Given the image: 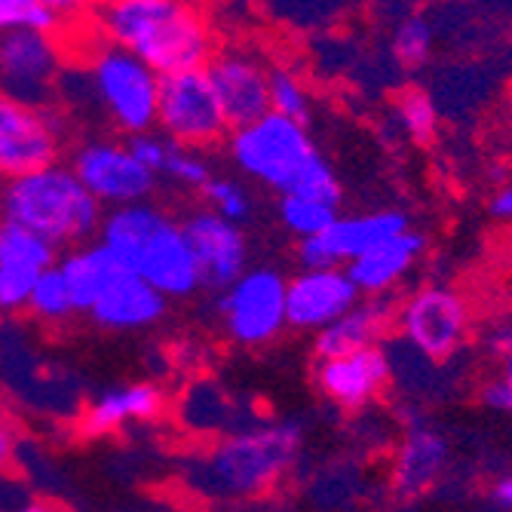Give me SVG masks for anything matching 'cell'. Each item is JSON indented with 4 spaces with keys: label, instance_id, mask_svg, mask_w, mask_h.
<instances>
[{
    "label": "cell",
    "instance_id": "1",
    "mask_svg": "<svg viewBox=\"0 0 512 512\" xmlns=\"http://www.w3.org/2000/svg\"><path fill=\"white\" fill-rule=\"evenodd\" d=\"M301 442L304 433L292 421L243 427L197 454L184 479L203 500H258L295 470Z\"/></svg>",
    "mask_w": 512,
    "mask_h": 512
},
{
    "label": "cell",
    "instance_id": "2",
    "mask_svg": "<svg viewBox=\"0 0 512 512\" xmlns=\"http://www.w3.org/2000/svg\"><path fill=\"white\" fill-rule=\"evenodd\" d=\"M99 28L157 74L200 68L212 56V28L191 0H102Z\"/></svg>",
    "mask_w": 512,
    "mask_h": 512
},
{
    "label": "cell",
    "instance_id": "3",
    "mask_svg": "<svg viewBox=\"0 0 512 512\" xmlns=\"http://www.w3.org/2000/svg\"><path fill=\"white\" fill-rule=\"evenodd\" d=\"M96 234L126 270L145 276L169 301L191 298L203 286L181 221H172L148 200L111 206L108 215H102Z\"/></svg>",
    "mask_w": 512,
    "mask_h": 512
},
{
    "label": "cell",
    "instance_id": "4",
    "mask_svg": "<svg viewBox=\"0 0 512 512\" xmlns=\"http://www.w3.org/2000/svg\"><path fill=\"white\" fill-rule=\"evenodd\" d=\"M0 218L31 227L56 246H74L99 230L102 203L83 188L71 166L46 163L7 178L0 191Z\"/></svg>",
    "mask_w": 512,
    "mask_h": 512
},
{
    "label": "cell",
    "instance_id": "5",
    "mask_svg": "<svg viewBox=\"0 0 512 512\" xmlns=\"http://www.w3.org/2000/svg\"><path fill=\"white\" fill-rule=\"evenodd\" d=\"M227 154L234 166L261 188L286 194L298 172L319 154L307 123L267 111L227 135Z\"/></svg>",
    "mask_w": 512,
    "mask_h": 512
},
{
    "label": "cell",
    "instance_id": "6",
    "mask_svg": "<svg viewBox=\"0 0 512 512\" xmlns=\"http://www.w3.org/2000/svg\"><path fill=\"white\" fill-rule=\"evenodd\" d=\"M89 89L105 117L126 135L157 126L160 74L117 43H105L89 56Z\"/></svg>",
    "mask_w": 512,
    "mask_h": 512
},
{
    "label": "cell",
    "instance_id": "7",
    "mask_svg": "<svg viewBox=\"0 0 512 512\" xmlns=\"http://www.w3.org/2000/svg\"><path fill=\"white\" fill-rule=\"evenodd\" d=\"M157 129L184 148H209L224 138L230 126L203 65L160 74Z\"/></svg>",
    "mask_w": 512,
    "mask_h": 512
},
{
    "label": "cell",
    "instance_id": "8",
    "mask_svg": "<svg viewBox=\"0 0 512 512\" xmlns=\"http://www.w3.org/2000/svg\"><path fill=\"white\" fill-rule=\"evenodd\" d=\"M218 292L221 325L234 344L264 347L286 329V276L276 267H246Z\"/></svg>",
    "mask_w": 512,
    "mask_h": 512
},
{
    "label": "cell",
    "instance_id": "9",
    "mask_svg": "<svg viewBox=\"0 0 512 512\" xmlns=\"http://www.w3.org/2000/svg\"><path fill=\"white\" fill-rule=\"evenodd\" d=\"M71 169L83 188L108 209L151 200L157 188V175L129 151L126 142H111V138L80 145L71 157Z\"/></svg>",
    "mask_w": 512,
    "mask_h": 512
},
{
    "label": "cell",
    "instance_id": "10",
    "mask_svg": "<svg viewBox=\"0 0 512 512\" xmlns=\"http://www.w3.org/2000/svg\"><path fill=\"white\" fill-rule=\"evenodd\" d=\"M62 71V53L53 34L10 28L0 31V92L46 108L53 102Z\"/></svg>",
    "mask_w": 512,
    "mask_h": 512
},
{
    "label": "cell",
    "instance_id": "11",
    "mask_svg": "<svg viewBox=\"0 0 512 512\" xmlns=\"http://www.w3.org/2000/svg\"><path fill=\"white\" fill-rule=\"evenodd\" d=\"M396 325L417 353L439 362L460 350L463 338H467L470 316L457 292L445 286H427L417 289L396 310Z\"/></svg>",
    "mask_w": 512,
    "mask_h": 512
},
{
    "label": "cell",
    "instance_id": "12",
    "mask_svg": "<svg viewBox=\"0 0 512 512\" xmlns=\"http://www.w3.org/2000/svg\"><path fill=\"white\" fill-rule=\"evenodd\" d=\"M59 148L62 135L50 111L0 92V178L56 163Z\"/></svg>",
    "mask_w": 512,
    "mask_h": 512
},
{
    "label": "cell",
    "instance_id": "13",
    "mask_svg": "<svg viewBox=\"0 0 512 512\" xmlns=\"http://www.w3.org/2000/svg\"><path fill=\"white\" fill-rule=\"evenodd\" d=\"M362 292L350 279L347 267H304L286 279V329L316 335L341 313H347Z\"/></svg>",
    "mask_w": 512,
    "mask_h": 512
},
{
    "label": "cell",
    "instance_id": "14",
    "mask_svg": "<svg viewBox=\"0 0 512 512\" xmlns=\"http://www.w3.org/2000/svg\"><path fill=\"white\" fill-rule=\"evenodd\" d=\"M411 227L408 215L399 209H381V212H362V215H335L329 227H322L316 237L298 240V258L301 267H332V264H350L356 255L371 249L375 243L399 234Z\"/></svg>",
    "mask_w": 512,
    "mask_h": 512
},
{
    "label": "cell",
    "instance_id": "15",
    "mask_svg": "<svg viewBox=\"0 0 512 512\" xmlns=\"http://www.w3.org/2000/svg\"><path fill=\"white\" fill-rule=\"evenodd\" d=\"M181 230L197 258L203 286L224 289L249 267V243L240 224L218 215L215 209H194L181 221Z\"/></svg>",
    "mask_w": 512,
    "mask_h": 512
},
{
    "label": "cell",
    "instance_id": "16",
    "mask_svg": "<svg viewBox=\"0 0 512 512\" xmlns=\"http://www.w3.org/2000/svg\"><path fill=\"white\" fill-rule=\"evenodd\" d=\"M203 68L212 80V89L221 102V111L230 129L270 111V96H267L270 68L255 53L237 50V46L218 50V53L212 50Z\"/></svg>",
    "mask_w": 512,
    "mask_h": 512
},
{
    "label": "cell",
    "instance_id": "17",
    "mask_svg": "<svg viewBox=\"0 0 512 512\" xmlns=\"http://www.w3.org/2000/svg\"><path fill=\"white\" fill-rule=\"evenodd\" d=\"M393 378V365L381 344L350 350L341 356H319L316 387L319 393L344 411H356L375 402Z\"/></svg>",
    "mask_w": 512,
    "mask_h": 512
},
{
    "label": "cell",
    "instance_id": "18",
    "mask_svg": "<svg viewBox=\"0 0 512 512\" xmlns=\"http://www.w3.org/2000/svg\"><path fill=\"white\" fill-rule=\"evenodd\" d=\"M56 243L34 234L31 227L0 218V310L19 313L28 307L34 279L56 264Z\"/></svg>",
    "mask_w": 512,
    "mask_h": 512
},
{
    "label": "cell",
    "instance_id": "19",
    "mask_svg": "<svg viewBox=\"0 0 512 512\" xmlns=\"http://www.w3.org/2000/svg\"><path fill=\"white\" fill-rule=\"evenodd\" d=\"M166 307H169V298L160 289H154L145 276L123 267L86 313L92 316V322H96L99 329L138 332V329L157 325Z\"/></svg>",
    "mask_w": 512,
    "mask_h": 512
},
{
    "label": "cell",
    "instance_id": "20",
    "mask_svg": "<svg viewBox=\"0 0 512 512\" xmlns=\"http://www.w3.org/2000/svg\"><path fill=\"white\" fill-rule=\"evenodd\" d=\"M424 249H427V240L417 234V230L405 227L399 234L365 249L344 267L362 295H387L390 289L402 283L405 273L424 255Z\"/></svg>",
    "mask_w": 512,
    "mask_h": 512
},
{
    "label": "cell",
    "instance_id": "21",
    "mask_svg": "<svg viewBox=\"0 0 512 512\" xmlns=\"http://www.w3.org/2000/svg\"><path fill=\"white\" fill-rule=\"evenodd\" d=\"M396 325V307L384 295H371V301H356L347 313L313 335L316 356H341L350 350L375 347Z\"/></svg>",
    "mask_w": 512,
    "mask_h": 512
},
{
    "label": "cell",
    "instance_id": "22",
    "mask_svg": "<svg viewBox=\"0 0 512 512\" xmlns=\"http://www.w3.org/2000/svg\"><path fill=\"white\" fill-rule=\"evenodd\" d=\"M166 396L157 384H117L102 390L89 402L83 414V433L86 436H105L123 430L129 424H145L160 417Z\"/></svg>",
    "mask_w": 512,
    "mask_h": 512
},
{
    "label": "cell",
    "instance_id": "23",
    "mask_svg": "<svg viewBox=\"0 0 512 512\" xmlns=\"http://www.w3.org/2000/svg\"><path fill=\"white\" fill-rule=\"evenodd\" d=\"M448 463V442L433 430H411L393 463V494L399 500H417L424 497L439 476L445 473Z\"/></svg>",
    "mask_w": 512,
    "mask_h": 512
},
{
    "label": "cell",
    "instance_id": "24",
    "mask_svg": "<svg viewBox=\"0 0 512 512\" xmlns=\"http://www.w3.org/2000/svg\"><path fill=\"white\" fill-rule=\"evenodd\" d=\"M56 264L71 289L77 313L80 310L86 313L92 304H96V298L105 292V286L123 270V264L102 243H89V246L74 243V249L65 258H56Z\"/></svg>",
    "mask_w": 512,
    "mask_h": 512
},
{
    "label": "cell",
    "instance_id": "25",
    "mask_svg": "<svg viewBox=\"0 0 512 512\" xmlns=\"http://www.w3.org/2000/svg\"><path fill=\"white\" fill-rule=\"evenodd\" d=\"M40 322H65L77 313L74 307V298H71V289L65 283V276L59 270V264H50L37 279H34V289L28 295V307Z\"/></svg>",
    "mask_w": 512,
    "mask_h": 512
},
{
    "label": "cell",
    "instance_id": "26",
    "mask_svg": "<svg viewBox=\"0 0 512 512\" xmlns=\"http://www.w3.org/2000/svg\"><path fill=\"white\" fill-rule=\"evenodd\" d=\"M335 215H338V206L313 200V197L283 194V200H279V221H283V227L298 240L316 237L322 227L332 224Z\"/></svg>",
    "mask_w": 512,
    "mask_h": 512
},
{
    "label": "cell",
    "instance_id": "27",
    "mask_svg": "<svg viewBox=\"0 0 512 512\" xmlns=\"http://www.w3.org/2000/svg\"><path fill=\"white\" fill-rule=\"evenodd\" d=\"M267 96H270V111L292 117V120H301V123H307V117L313 111L307 83L289 68H270Z\"/></svg>",
    "mask_w": 512,
    "mask_h": 512
},
{
    "label": "cell",
    "instance_id": "28",
    "mask_svg": "<svg viewBox=\"0 0 512 512\" xmlns=\"http://www.w3.org/2000/svg\"><path fill=\"white\" fill-rule=\"evenodd\" d=\"M396 117H399V126L405 129V135L417 145H427L436 135V123H439L436 105L424 89H405L396 99Z\"/></svg>",
    "mask_w": 512,
    "mask_h": 512
},
{
    "label": "cell",
    "instance_id": "29",
    "mask_svg": "<svg viewBox=\"0 0 512 512\" xmlns=\"http://www.w3.org/2000/svg\"><path fill=\"white\" fill-rule=\"evenodd\" d=\"M393 56L405 68L424 65L433 56V25L424 16H408L393 34Z\"/></svg>",
    "mask_w": 512,
    "mask_h": 512
},
{
    "label": "cell",
    "instance_id": "30",
    "mask_svg": "<svg viewBox=\"0 0 512 512\" xmlns=\"http://www.w3.org/2000/svg\"><path fill=\"white\" fill-rule=\"evenodd\" d=\"M286 194H301V197H313V200H322V203H332V206H341V181L332 169V163L325 160L322 154H316L301 172L298 178L292 181V188Z\"/></svg>",
    "mask_w": 512,
    "mask_h": 512
},
{
    "label": "cell",
    "instance_id": "31",
    "mask_svg": "<svg viewBox=\"0 0 512 512\" xmlns=\"http://www.w3.org/2000/svg\"><path fill=\"white\" fill-rule=\"evenodd\" d=\"M203 194H206L209 209H215L218 215H224V218H230V221L243 224V221L252 215V197H249V191L243 188V184H240L237 178L212 175V178L206 181Z\"/></svg>",
    "mask_w": 512,
    "mask_h": 512
},
{
    "label": "cell",
    "instance_id": "32",
    "mask_svg": "<svg viewBox=\"0 0 512 512\" xmlns=\"http://www.w3.org/2000/svg\"><path fill=\"white\" fill-rule=\"evenodd\" d=\"M62 19L46 10L37 0H0V31L10 28H31L43 34H56Z\"/></svg>",
    "mask_w": 512,
    "mask_h": 512
},
{
    "label": "cell",
    "instance_id": "33",
    "mask_svg": "<svg viewBox=\"0 0 512 512\" xmlns=\"http://www.w3.org/2000/svg\"><path fill=\"white\" fill-rule=\"evenodd\" d=\"M163 175L172 178L181 188H191V191H203L206 181L212 178V166L206 157H200V148H184V145H175L166 166H163Z\"/></svg>",
    "mask_w": 512,
    "mask_h": 512
},
{
    "label": "cell",
    "instance_id": "34",
    "mask_svg": "<svg viewBox=\"0 0 512 512\" xmlns=\"http://www.w3.org/2000/svg\"><path fill=\"white\" fill-rule=\"evenodd\" d=\"M129 151L142 160L154 175H163V166H166V160H169V154H172V148H175V142L172 138H166L163 132H154V129H145V132H135V135H129Z\"/></svg>",
    "mask_w": 512,
    "mask_h": 512
},
{
    "label": "cell",
    "instance_id": "35",
    "mask_svg": "<svg viewBox=\"0 0 512 512\" xmlns=\"http://www.w3.org/2000/svg\"><path fill=\"white\" fill-rule=\"evenodd\" d=\"M19 454V430L10 417L0 411V470H10Z\"/></svg>",
    "mask_w": 512,
    "mask_h": 512
},
{
    "label": "cell",
    "instance_id": "36",
    "mask_svg": "<svg viewBox=\"0 0 512 512\" xmlns=\"http://www.w3.org/2000/svg\"><path fill=\"white\" fill-rule=\"evenodd\" d=\"M482 402H485L488 408H494V411H512V390H509V384H506L503 375L485 384Z\"/></svg>",
    "mask_w": 512,
    "mask_h": 512
},
{
    "label": "cell",
    "instance_id": "37",
    "mask_svg": "<svg viewBox=\"0 0 512 512\" xmlns=\"http://www.w3.org/2000/svg\"><path fill=\"white\" fill-rule=\"evenodd\" d=\"M37 4H43L46 10H53L62 22L65 19H77V16H83L96 0H37Z\"/></svg>",
    "mask_w": 512,
    "mask_h": 512
},
{
    "label": "cell",
    "instance_id": "38",
    "mask_svg": "<svg viewBox=\"0 0 512 512\" xmlns=\"http://www.w3.org/2000/svg\"><path fill=\"white\" fill-rule=\"evenodd\" d=\"M488 209H491V215H494V218H500V221H512V184H509V188H500V191L491 197Z\"/></svg>",
    "mask_w": 512,
    "mask_h": 512
},
{
    "label": "cell",
    "instance_id": "39",
    "mask_svg": "<svg viewBox=\"0 0 512 512\" xmlns=\"http://www.w3.org/2000/svg\"><path fill=\"white\" fill-rule=\"evenodd\" d=\"M491 500L503 509H512V476H503L491 488Z\"/></svg>",
    "mask_w": 512,
    "mask_h": 512
},
{
    "label": "cell",
    "instance_id": "40",
    "mask_svg": "<svg viewBox=\"0 0 512 512\" xmlns=\"http://www.w3.org/2000/svg\"><path fill=\"white\" fill-rule=\"evenodd\" d=\"M491 347L497 350V353H506V350H512V325H503V329L491 338Z\"/></svg>",
    "mask_w": 512,
    "mask_h": 512
},
{
    "label": "cell",
    "instance_id": "41",
    "mask_svg": "<svg viewBox=\"0 0 512 512\" xmlns=\"http://www.w3.org/2000/svg\"><path fill=\"white\" fill-rule=\"evenodd\" d=\"M503 378H506V384H509V390H512V350L503 353ZM509 414H512V411H509Z\"/></svg>",
    "mask_w": 512,
    "mask_h": 512
}]
</instances>
